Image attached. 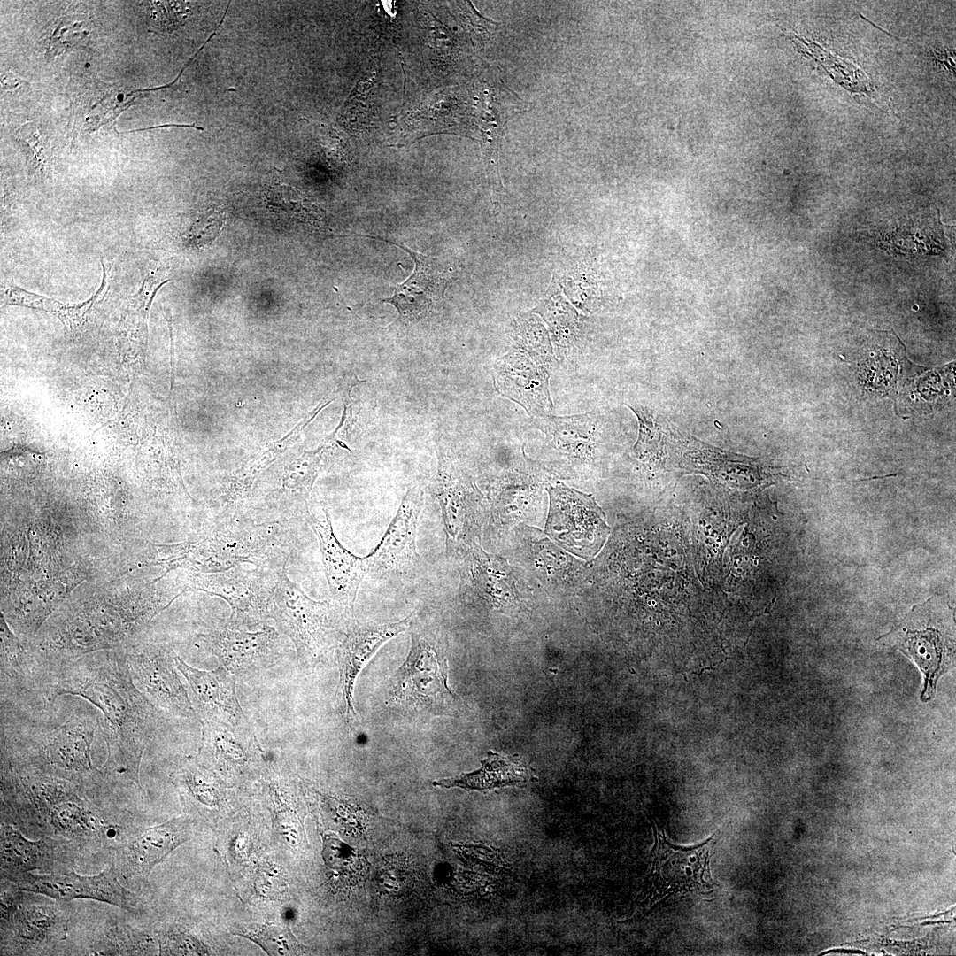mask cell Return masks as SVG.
<instances>
[{
	"label": "cell",
	"mask_w": 956,
	"mask_h": 956,
	"mask_svg": "<svg viewBox=\"0 0 956 956\" xmlns=\"http://www.w3.org/2000/svg\"><path fill=\"white\" fill-rule=\"evenodd\" d=\"M171 777L181 796L189 802L212 806L227 798L224 784L197 755L182 759Z\"/></svg>",
	"instance_id": "28"
},
{
	"label": "cell",
	"mask_w": 956,
	"mask_h": 956,
	"mask_svg": "<svg viewBox=\"0 0 956 956\" xmlns=\"http://www.w3.org/2000/svg\"><path fill=\"white\" fill-rule=\"evenodd\" d=\"M628 407L635 412L639 422V434L635 445L636 453H659L663 446V433L651 412L641 406Z\"/></svg>",
	"instance_id": "34"
},
{
	"label": "cell",
	"mask_w": 956,
	"mask_h": 956,
	"mask_svg": "<svg viewBox=\"0 0 956 956\" xmlns=\"http://www.w3.org/2000/svg\"><path fill=\"white\" fill-rule=\"evenodd\" d=\"M411 646L388 688L385 704L418 720L458 716L463 701L448 684V659L437 632L413 617Z\"/></svg>",
	"instance_id": "3"
},
{
	"label": "cell",
	"mask_w": 956,
	"mask_h": 956,
	"mask_svg": "<svg viewBox=\"0 0 956 956\" xmlns=\"http://www.w3.org/2000/svg\"><path fill=\"white\" fill-rule=\"evenodd\" d=\"M226 220L225 212L217 208L201 213L185 235L184 243L192 248L210 245L220 235Z\"/></svg>",
	"instance_id": "32"
},
{
	"label": "cell",
	"mask_w": 956,
	"mask_h": 956,
	"mask_svg": "<svg viewBox=\"0 0 956 956\" xmlns=\"http://www.w3.org/2000/svg\"><path fill=\"white\" fill-rule=\"evenodd\" d=\"M9 926L21 942L41 945L63 939L67 932V920L52 906L19 905L16 898L2 906V927Z\"/></svg>",
	"instance_id": "23"
},
{
	"label": "cell",
	"mask_w": 956,
	"mask_h": 956,
	"mask_svg": "<svg viewBox=\"0 0 956 956\" xmlns=\"http://www.w3.org/2000/svg\"><path fill=\"white\" fill-rule=\"evenodd\" d=\"M518 339L517 347L494 366V384L504 397L520 405L528 415L541 418L553 408L549 391L552 371L551 350L543 332Z\"/></svg>",
	"instance_id": "6"
},
{
	"label": "cell",
	"mask_w": 956,
	"mask_h": 956,
	"mask_svg": "<svg viewBox=\"0 0 956 956\" xmlns=\"http://www.w3.org/2000/svg\"><path fill=\"white\" fill-rule=\"evenodd\" d=\"M194 830L193 821L184 816L145 829L120 850V872L129 878H147L157 865L193 837Z\"/></svg>",
	"instance_id": "20"
},
{
	"label": "cell",
	"mask_w": 956,
	"mask_h": 956,
	"mask_svg": "<svg viewBox=\"0 0 956 956\" xmlns=\"http://www.w3.org/2000/svg\"><path fill=\"white\" fill-rule=\"evenodd\" d=\"M102 261V280L96 292L82 303L70 305L54 298L44 297L16 284L3 281L1 283V301L4 305H18L49 312L57 318L71 331L81 329L88 321L94 307L101 303L109 290L111 267Z\"/></svg>",
	"instance_id": "22"
},
{
	"label": "cell",
	"mask_w": 956,
	"mask_h": 956,
	"mask_svg": "<svg viewBox=\"0 0 956 956\" xmlns=\"http://www.w3.org/2000/svg\"><path fill=\"white\" fill-rule=\"evenodd\" d=\"M237 935L257 944L268 955H294L299 952L297 939L289 928L282 923H266L257 930Z\"/></svg>",
	"instance_id": "31"
},
{
	"label": "cell",
	"mask_w": 956,
	"mask_h": 956,
	"mask_svg": "<svg viewBox=\"0 0 956 956\" xmlns=\"http://www.w3.org/2000/svg\"><path fill=\"white\" fill-rule=\"evenodd\" d=\"M175 662L187 682L189 696L200 723L250 727L236 695L235 675L221 665L210 671L196 668L178 655Z\"/></svg>",
	"instance_id": "17"
},
{
	"label": "cell",
	"mask_w": 956,
	"mask_h": 956,
	"mask_svg": "<svg viewBox=\"0 0 956 956\" xmlns=\"http://www.w3.org/2000/svg\"><path fill=\"white\" fill-rule=\"evenodd\" d=\"M37 685L44 708L63 695L96 706L107 749L104 772L141 787L142 758L164 716L135 684L126 653L81 657L46 674Z\"/></svg>",
	"instance_id": "1"
},
{
	"label": "cell",
	"mask_w": 956,
	"mask_h": 956,
	"mask_svg": "<svg viewBox=\"0 0 956 956\" xmlns=\"http://www.w3.org/2000/svg\"><path fill=\"white\" fill-rule=\"evenodd\" d=\"M244 565L222 572L197 573L190 579V587L220 598L228 604L231 613L226 627L257 630L266 625L271 618L274 590L281 571L255 566L250 568Z\"/></svg>",
	"instance_id": "7"
},
{
	"label": "cell",
	"mask_w": 956,
	"mask_h": 956,
	"mask_svg": "<svg viewBox=\"0 0 956 956\" xmlns=\"http://www.w3.org/2000/svg\"><path fill=\"white\" fill-rule=\"evenodd\" d=\"M547 530L559 544L583 555L596 553L610 528L602 509L590 495L563 484L549 487Z\"/></svg>",
	"instance_id": "8"
},
{
	"label": "cell",
	"mask_w": 956,
	"mask_h": 956,
	"mask_svg": "<svg viewBox=\"0 0 956 956\" xmlns=\"http://www.w3.org/2000/svg\"><path fill=\"white\" fill-rule=\"evenodd\" d=\"M361 236L380 239L397 245L405 250L414 261L412 274L404 282L396 285L391 297L382 301L392 305L403 321L416 320L430 312L443 297L448 282V271L438 258L420 254L404 244L382 237Z\"/></svg>",
	"instance_id": "19"
},
{
	"label": "cell",
	"mask_w": 956,
	"mask_h": 956,
	"mask_svg": "<svg viewBox=\"0 0 956 956\" xmlns=\"http://www.w3.org/2000/svg\"><path fill=\"white\" fill-rule=\"evenodd\" d=\"M170 281L166 271L150 268L143 274L139 289L127 301L119 323V354L131 365L143 363L146 357L148 318L158 290Z\"/></svg>",
	"instance_id": "21"
},
{
	"label": "cell",
	"mask_w": 956,
	"mask_h": 956,
	"mask_svg": "<svg viewBox=\"0 0 956 956\" xmlns=\"http://www.w3.org/2000/svg\"><path fill=\"white\" fill-rule=\"evenodd\" d=\"M655 844L649 879V897L657 903L677 893L709 888V856L715 835L693 847L671 844L653 824Z\"/></svg>",
	"instance_id": "9"
},
{
	"label": "cell",
	"mask_w": 956,
	"mask_h": 956,
	"mask_svg": "<svg viewBox=\"0 0 956 956\" xmlns=\"http://www.w3.org/2000/svg\"><path fill=\"white\" fill-rule=\"evenodd\" d=\"M898 635V647L913 659L923 673L924 686L921 695L922 701L930 699L936 690V682L946 667L948 654L952 651L943 634L933 627L906 628Z\"/></svg>",
	"instance_id": "24"
},
{
	"label": "cell",
	"mask_w": 956,
	"mask_h": 956,
	"mask_svg": "<svg viewBox=\"0 0 956 956\" xmlns=\"http://www.w3.org/2000/svg\"><path fill=\"white\" fill-rule=\"evenodd\" d=\"M413 614L387 623H360L355 619L351 622L335 651L340 673L337 694L347 724L357 719L354 688L358 675L382 645L410 628Z\"/></svg>",
	"instance_id": "14"
},
{
	"label": "cell",
	"mask_w": 956,
	"mask_h": 956,
	"mask_svg": "<svg viewBox=\"0 0 956 956\" xmlns=\"http://www.w3.org/2000/svg\"><path fill=\"white\" fill-rule=\"evenodd\" d=\"M201 744L197 756L231 780L253 775L263 761V751L251 730L201 722Z\"/></svg>",
	"instance_id": "18"
},
{
	"label": "cell",
	"mask_w": 956,
	"mask_h": 956,
	"mask_svg": "<svg viewBox=\"0 0 956 956\" xmlns=\"http://www.w3.org/2000/svg\"><path fill=\"white\" fill-rule=\"evenodd\" d=\"M19 141L24 147L27 163L33 173L45 177L49 173L50 153L46 142L39 130L31 123H27L19 130Z\"/></svg>",
	"instance_id": "33"
},
{
	"label": "cell",
	"mask_w": 956,
	"mask_h": 956,
	"mask_svg": "<svg viewBox=\"0 0 956 956\" xmlns=\"http://www.w3.org/2000/svg\"><path fill=\"white\" fill-rule=\"evenodd\" d=\"M423 504V490L419 483L413 482L381 541L365 557L368 574L399 575L416 569L420 561L416 549V536Z\"/></svg>",
	"instance_id": "16"
},
{
	"label": "cell",
	"mask_w": 956,
	"mask_h": 956,
	"mask_svg": "<svg viewBox=\"0 0 956 956\" xmlns=\"http://www.w3.org/2000/svg\"><path fill=\"white\" fill-rule=\"evenodd\" d=\"M41 698L28 654L1 617V702L17 704Z\"/></svg>",
	"instance_id": "26"
},
{
	"label": "cell",
	"mask_w": 956,
	"mask_h": 956,
	"mask_svg": "<svg viewBox=\"0 0 956 956\" xmlns=\"http://www.w3.org/2000/svg\"><path fill=\"white\" fill-rule=\"evenodd\" d=\"M5 877L15 883L21 890L43 894L58 900L89 898L127 910L139 906L136 896L120 883L112 867H106L94 875H81L74 871L47 875L22 872Z\"/></svg>",
	"instance_id": "13"
},
{
	"label": "cell",
	"mask_w": 956,
	"mask_h": 956,
	"mask_svg": "<svg viewBox=\"0 0 956 956\" xmlns=\"http://www.w3.org/2000/svg\"><path fill=\"white\" fill-rule=\"evenodd\" d=\"M292 521H256L244 517H216L215 524L195 542L158 544L155 566L166 574L177 567L198 574L250 564L281 572L292 557L296 536Z\"/></svg>",
	"instance_id": "2"
},
{
	"label": "cell",
	"mask_w": 956,
	"mask_h": 956,
	"mask_svg": "<svg viewBox=\"0 0 956 956\" xmlns=\"http://www.w3.org/2000/svg\"><path fill=\"white\" fill-rule=\"evenodd\" d=\"M535 423L559 450L566 451L590 449L596 436V420L592 413L564 417L550 414L536 418Z\"/></svg>",
	"instance_id": "29"
},
{
	"label": "cell",
	"mask_w": 956,
	"mask_h": 956,
	"mask_svg": "<svg viewBox=\"0 0 956 956\" xmlns=\"http://www.w3.org/2000/svg\"><path fill=\"white\" fill-rule=\"evenodd\" d=\"M323 845L324 860L333 869L343 870L354 860L351 849L333 835L324 836Z\"/></svg>",
	"instance_id": "36"
},
{
	"label": "cell",
	"mask_w": 956,
	"mask_h": 956,
	"mask_svg": "<svg viewBox=\"0 0 956 956\" xmlns=\"http://www.w3.org/2000/svg\"><path fill=\"white\" fill-rule=\"evenodd\" d=\"M126 656L135 684L164 717L197 718L172 648L151 646Z\"/></svg>",
	"instance_id": "12"
},
{
	"label": "cell",
	"mask_w": 956,
	"mask_h": 956,
	"mask_svg": "<svg viewBox=\"0 0 956 956\" xmlns=\"http://www.w3.org/2000/svg\"><path fill=\"white\" fill-rule=\"evenodd\" d=\"M100 719L94 713L80 712L64 723L27 734L2 729V753L47 774L83 787L96 784L104 773L92 764L91 746Z\"/></svg>",
	"instance_id": "4"
},
{
	"label": "cell",
	"mask_w": 956,
	"mask_h": 956,
	"mask_svg": "<svg viewBox=\"0 0 956 956\" xmlns=\"http://www.w3.org/2000/svg\"><path fill=\"white\" fill-rule=\"evenodd\" d=\"M270 617L277 630L290 639L305 667L317 666L335 654L354 620L351 607L309 598L289 579L287 569L278 576Z\"/></svg>",
	"instance_id": "5"
},
{
	"label": "cell",
	"mask_w": 956,
	"mask_h": 956,
	"mask_svg": "<svg viewBox=\"0 0 956 956\" xmlns=\"http://www.w3.org/2000/svg\"><path fill=\"white\" fill-rule=\"evenodd\" d=\"M54 849L45 840L30 841L11 826L1 829V867L4 876L46 870L53 866Z\"/></svg>",
	"instance_id": "27"
},
{
	"label": "cell",
	"mask_w": 956,
	"mask_h": 956,
	"mask_svg": "<svg viewBox=\"0 0 956 956\" xmlns=\"http://www.w3.org/2000/svg\"><path fill=\"white\" fill-rule=\"evenodd\" d=\"M845 952V953H859V954H865V953H864V952H861V951H852V950H839V949H836V950H833V951H828V952H823V953H821V955H822V954H825V953H827V952Z\"/></svg>",
	"instance_id": "37"
},
{
	"label": "cell",
	"mask_w": 956,
	"mask_h": 956,
	"mask_svg": "<svg viewBox=\"0 0 956 956\" xmlns=\"http://www.w3.org/2000/svg\"><path fill=\"white\" fill-rule=\"evenodd\" d=\"M536 779L534 769L518 757H505L489 752L479 769L436 781L433 784L443 788L459 787L466 790H484L520 785Z\"/></svg>",
	"instance_id": "25"
},
{
	"label": "cell",
	"mask_w": 956,
	"mask_h": 956,
	"mask_svg": "<svg viewBox=\"0 0 956 956\" xmlns=\"http://www.w3.org/2000/svg\"><path fill=\"white\" fill-rule=\"evenodd\" d=\"M304 518L318 538L333 601L352 608L358 588L368 574L366 558L354 555L339 542L328 508L320 499L309 502Z\"/></svg>",
	"instance_id": "15"
},
{
	"label": "cell",
	"mask_w": 956,
	"mask_h": 956,
	"mask_svg": "<svg viewBox=\"0 0 956 956\" xmlns=\"http://www.w3.org/2000/svg\"><path fill=\"white\" fill-rule=\"evenodd\" d=\"M160 954L200 955L208 952L200 941L182 928H172L159 940Z\"/></svg>",
	"instance_id": "35"
},
{
	"label": "cell",
	"mask_w": 956,
	"mask_h": 956,
	"mask_svg": "<svg viewBox=\"0 0 956 956\" xmlns=\"http://www.w3.org/2000/svg\"><path fill=\"white\" fill-rule=\"evenodd\" d=\"M327 447L284 460L274 469L262 504L250 519L256 521H292L305 516L310 493L319 475Z\"/></svg>",
	"instance_id": "11"
},
{
	"label": "cell",
	"mask_w": 956,
	"mask_h": 956,
	"mask_svg": "<svg viewBox=\"0 0 956 956\" xmlns=\"http://www.w3.org/2000/svg\"><path fill=\"white\" fill-rule=\"evenodd\" d=\"M456 471L447 458L440 457L438 465L437 498L442 509L446 534L447 551L452 549L461 529L463 493Z\"/></svg>",
	"instance_id": "30"
},
{
	"label": "cell",
	"mask_w": 956,
	"mask_h": 956,
	"mask_svg": "<svg viewBox=\"0 0 956 956\" xmlns=\"http://www.w3.org/2000/svg\"><path fill=\"white\" fill-rule=\"evenodd\" d=\"M198 641L238 677H250L273 667L283 652L281 633L268 624L254 631L225 627L199 635Z\"/></svg>",
	"instance_id": "10"
}]
</instances>
